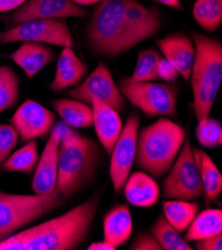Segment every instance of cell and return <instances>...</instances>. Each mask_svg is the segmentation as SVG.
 <instances>
[{"label":"cell","instance_id":"obj_1","mask_svg":"<svg viewBox=\"0 0 222 250\" xmlns=\"http://www.w3.org/2000/svg\"><path fill=\"white\" fill-rule=\"evenodd\" d=\"M99 198H88L66 213L14 233L0 242V250H74L87 238L98 211Z\"/></svg>","mask_w":222,"mask_h":250},{"label":"cell","instance_id":"obj_2","mask_svg":"<svg viewBox=\"0 0 222 250\" xmlns=\"http://www.w3.org/2000/svg\"><path fill=\"white\" fill-rule=\"evenodd\" d=\"M186 130L167 117H161L138 134L135 162L154 179H161L178 158Z\"/></svg>","mask_w":222,"mask_h":250},{"label":"cell","instance_id":"obj_3","mask_svg":"<svg viewBox=\"0 0 222 250\" xmlns=\"http://www.w3.org/2000/svg\"><path fill=\"white\" fill-rule=\"evenodd\" d=\"M195 57L190 73L193 112L197 122L209 117L222 81V44L219 40L193 33Z\"/></svg>","mask_w":222,"mask_h":250},{"label":"cell","instance_id":"obj_4","mask_svg":"<svg viewBox=\"0 0 222 250\" xmlns=\"http://www.w3.org/2000/svg\"><path fill=\"white\" fill-rule=\"evenodd\" d=\"M129 0H103L94 8L87 41L99 55L117 57L128 51L125 31V9Z\"/></svg>","mask_w":222,"mask_h":250},{"label":"cell","instance_id":"obj_5","mask_svg":"<svg viewBox=\"0 0 222 250\" xmlns=\"http://www.w3.org/2000/svg\"><path fill=\"white\" fill-rule=\"evenodd\" d=\"M101 159L99 146L82 136L68 146H60L56 190L66 199L76 194L96 174Z\"/></svg>","mask_w":222,"mask_h":250},{"label":"cell","instance_id":"obj_6","mask_svg":"<svg viewBox=\"0 0 222 250\" xmlns=\"http://www.w3.org/2000/svg\"><path fill=\"white\" fill-rule=\"evenodd\" d=\"M66 198L56 189L46 194L0 191V242L15 231L60 208Z\"/></svg>","mask_w":222,"mask_h":250},{"label":"cell","instance_id":"obj_7","mask_svg":"<svg viewBox=\"0 0 222 250\" xmlns=\"http://www.w3.org/2000/svg\"><path fill=\"white\" fill-rule=\"evenodd\" d=\"M121 95L146 117L178 119V89L169 84L155 82L134 83L121 79L118 86Z\"/></svg>","mask_w":222,"mask_h":250},{"label":"cell","instance_id":"obj_8","mask_svg":"<svg viewBox=\"0 0 222 250\" xmlns=\"http://www.w3.org/2000/svg\"><path fill=\"white\" fill-rule=\"evenodd\" d=\"M203 194L200 168L186 135L180 154L163 182V197L192 202Z\"/></svg>","mask_w":222,"mask_h":250},{"label":"cell","instance_id":"obj_9","mask_svg":"<svg viewBox=\"0 0 222 250\" xmlns=\"http://www.w3.org/2000/svg\"><path fill=\"white\" fill-rule=\"evenodd\" d=\"M15 42L46 43L72 47L74 39L66 21L60 19H33L19 23L0 33V43Z\"/></svg>","mask_w":222,"mask_h":250},{"label":"cell","instance_id":"obj_10","mask_svg":"<svg viewBox=\"0 0 222 250\" xmlns=\"http://www.w3.org/2000/svg\"><path fill=\"white\" fill-rule=\"evenodd\" d=\"M72 99L91 105L92 99L100 100L117 112L125 109V98L115 83L110 69L103 62L99 64L79 85L67 91Z\"/></svg>","mask_w":222,"mask_h":250},{"label":"cell","instance_id":"obj_11","mask_svg":"<svg viewBox=\"0 0 222 250\" xmlns=\"http://www.w3.org/2000/svg\"><path fill=\"white\" fill-rule=\"evenodd\" d=\"M139 129L140 117L133 114L122 127L110 155V178L116 193H119L124 188L133 168L136 160Z\"/></svg>","mask_w":222,"mask_h":250},{"label":"cell","instance_id":"obj_12","mask_svg":"<svg viewBox=\"0 0 222 250\" xmlns=\"http://www.w3.org/2000/svg\"><path fill=\"white\" fill-rule=\"evenodd\" d=\"M55 114L40 103L27 100L16 110L10 123L17 131L21 142L43 139L51 133L55 124Z\"/></svg>","mask_w":222,"mask_h":250},{"label":"cell","instance_id":"obj_13","mask_svg":"<svg viewBox=\"0 0 222 250\" xmlns=\"http://www.w3.org/2000/svg\"><path fill=\"white\" fill-rule=\"evenodd\" d=\"M161 27L158 8L142 5L138 0H129L125 9V31L128 51L136 45L152 38Z\"/></svg>","mask_w":222,"mask_h":250},{"label":"cell","instance_id":"obj_14","mask_svg":"<svg viewBox=\"0 0 222 250\" xmlns=\"http://www.w3.org/2000/svg\"><path fill=\"white\" fill-rule=\"evenodd\" d=\"M88 11L70 0H27L11 14L13 25L33 19L84 18Z\"/></svg>","mask_w":222,"mask_h":250},{"label":"cell","instance_id":"obj_15","mask_svg":"<svg viewBox=\"0 0 222 250\" xmlns=\"http://www.w3.org/2000/svg\"><path fill=\"white\" fill-rule=\"evenodd\" d=\"M61 142L59 123L54 124L43 153L38 160L32 181V190L35 194L50 193L56 189L58 177V158Z\"/></svg>","mask_w":222,"mask_h":250},{"label":"cell","instance_id":"obj_16","mask_svg":"<svg viewBox=\"0 0 222 250\" xmlns=\"http://www.w3.org/2000/svg\"><path fill=\"white\" fill-rule=\"evenodd\" d=\"M162 57L174 66L181 76L189 81L195 57L193 41L182 32L169 34L157 41Z\"/></svg>","mask_w":222,"mask_h":250},{"label":"cell","instance_id":"obj_17","mask_svg":"<svg viewBox=\"0 0 222 250\" xmlns=\"http://www.w3.org/2000/svg\"><path fill=\"white\" fill-rule=\"evenodd\" d=\"M91 106L96 134L106 153L110 156L124 127L121 119L116 110L100 100L92 99Z\"/></svg>","mask_w":222,"mask_h":250},{"label":"cell","instance_id":"obj_18","mask_svg":"<svg viewBox=\"0 0 222 250\" xmlns=\"http://www.w3.org/2000/svg\"><path fill=\"white\" fill-rule=\"evenodd\" d=\"M87 73V66L74 52L72 47H65L58 57L55 76L50 84V89L57 93L75 87L82 83Z\"/></svg>","mask_w":222,"mask_h":250},{"label":"cell","instance_id":"obj_19","mask_svg":"<svg viewBox=\"0 0 222 250\" xmlns=\"http://www.w3.org/2000/svg\"><path fill=\"white\" fill-rule=\"evenodd\" d=\"M9 58L24 71L27 78L32 79L43 68L54 61L55 54L50 47L42 43L23 42L9 55Z\"/></svg>","mask_w":222,"mask_h":250},{"label":"cell","instance_id":"obj_20","mask_svg":"<svg viewBox=\"0 0 222 250\" xmlns=\"http://www.w3.org/2000/svg\"><path fill=\"white\" fill-rule=\"evenodd\" d=\"M124 192L127 201L134 207L151 208L160 198V187L149 173L136 171L130 174L125 186Z\"/></svg>","mask_w":222,"mask_h":250},{"label":"cell","instance_id":"obj_21","mask_svg":"<svg viewBox=\"0 0 222 250\" xmlns=\"http://www.w3.org/2000/svg\"><path fill=\"white\" fill-rule=\"evenodd\" d=\"M104 240L118 248L128 242L133 231V218L130 208L120 205L110 209L103 219Z\"/></svg>","mask_w":222,"mask_h":250},{"label":"cell","instance_id":"obj_22","mask_svg":"<svg viewBox=\"0 0 222 250\" xmlns=\"http://www.w3.org/2000/svg\"><path fill=\"white\" fill-rule=\"evenodd\" d=\"M192 151L200 168L205 204L208 206L221 193L222 174L209 155L196 147H192Z\"/></svg>","mask_w":222,"mask_h":250},{"label":"cell","instance_id":"obj_23","mask_svg":"<svg viewBox=\"0 0 222 250\" xmlns=\"http://www.w3.org/2000/svg\"><path fill=\"white\" fill-rule=\"evenodd\" d=\"M53 108L62 121L71 128L93 127V109L91 105L75 99H60L53 102Z\"/></svg>","mask_w":222,"mask_h":250},{"label":"cell","instance_id":"obj_24","mask_svg":"<svg viewBox=\"0 0 222 250\" xmlns=\"http://www.w3.org/2000/svg\"><path fill=\"white\" fill-rule=\"evenodd\" d=\"M222 234L221 209L207 208L197 213L188 227L184 240L192 242Z\"/></svg>","mask_w":222,"mask_h":250},{"label":"cell","instance_id":"obj_25","mask_svg":"<svg viewBox=\"0 0 222 250\" xmlns=\"http://www.w3.org/2000/svg\"><path fill=\"white\" fill-rule=\"evenodd\" d=\"M162 208L164 217L179 233H183L187 230L200 210L199 204L179 199L163 202Z\"/></svg>","mask_w":222,"mask_h":250},{"label":"cell","instance_id":"obj_26","mask_svg":"<svg viewBox=\"0 0 222 250\" xmlns=\"http://www.w3.org/2000/svg\"><path fill=\"white\" fill-rule=\"evenodd\" d=\"M39 154L37 141H29L26 145L20 147L14 154L2 164V171L5 172H22L31 173L38 163Z\"/></svg>","mask_w":222,"mask_h":250},{"label":"cell","instance_id":"obj_27","mask_svg":"<svg viewBox=\"0 0 222 250\" xmlns=\"http://www.w3.org/2000/svg\"><path fill=\"white\" fill-rule=\"evenodd\" d=\"M192 14L201 27L214 32L222 23V0H196Z\"/></svg>","mask_w":222,"mask_h":250},{"label":"cell","instance_id":"obj_28","mask_svg":"<svg viewBox=\"0 0 222 250\" xmlns=\"http://www.w3.org/2000/svg\"><path fill=\"white\" fill-rule=\"evenodd\" d=\"M151 233L158 240L162 250H192L193 248L181 236L164 215H160L154 223Z\"/></svg>","mask_w":222,"mask_h":250},{"label":"cell","instance_id":"obj_29","mask_svg":"<svg viewBox=\"0 0 222 250\" xmlns=\"http://www.w3.org/2000/svg\"><path fill=\"white\" fill-rule=\"evenodd\" d=\"M20 79L9 66H0V114L15 106L19 98Z\"/></svg>","mask_w":222,"mask_h":250},{"label":"cell","instance_id":"obj_30","mask_svg":"<svg viewBox=\"0 0 222 250\" xmlns=\"http://www.w3.org/2000/svg\"><path fill=\"white\" fill-rule=\"evenodd\" d=\"M161 58V56L155 49L142 50L138 55V61L133 74L127 79L134 83L157 81V67Z\"/></svg>","mask_w":222,"mask_h":250},{"label":"cell","instance_id":"obj_31","mask_svg":"<svg viewBox=\"0 0 222 250\" xmlns=\"http://www.w3.org/2000/svg\"><path fill=\"white\" fill-rule=\"evenodd\" d=\"M195 136L199 143L205 147L214 148L222 145V125L220 121L208 117L199 122L195 129Z\"/></svg>","mask_w":222,"mask_h":250},{"label":"cell","instance_id":"obj_32","mask_svg":"<svg viewBox=\"0 0 222 250\" xmlns=\"http://www.w3.org/2000/svg\"><path fill=\"white\" fill-rule=\"evenodd\" d=\"M19 141V135L12 125H0V165L11 155Z\"/></svg>","mask_w":222,"mask_h":250},{"label":"cell","instance_id":"obj_33","mask_svg":"<svg viewBox=\"0 0 222 250\" xmlns=\"http://www.w3.org/2000/svg\"><path fill=\"white\" fill-rule=\"evenodd\" d=\"M157 75H158V80H161L168 83L175 82L180 76L177 69L162 56L158 63Z\"/></svg>","mask_w":222,"mask_h":250},{"label":"cell","instance_id":"obj_34","mask_svg":"<svg viewBox=\"0 0 222 250\" xmlns=\"http://www.w3.org/2000/svg\"><path fill=\"white\" fill-rule=\"evenodd\" d=\"M131 250H162L152 233H141L130 247Z\"/></svg>","mask_w":222,"mask_h":250},{"label":"cell","instance_id":"obj_35","mask_svg":"<svg viewBox=\"0 0 222 250\" xmlns=\"http://www.w3.org/2000/svg\"><path fill=\"white\" fill-rule=\"evenodd\" d=\"M195 246L199 250H221L222 249V234L213 237L195 241Z\"/></svg>","mask_w":222,"mask_h":250},{"label":"cell","instance_id":"obj_36","mask_svg":"<svg viewBox=\"0 0 222 250\" xmlns=\"http://www.w3.org/2000/svg\"><path fill=\"white\" fill-rule=\"evenodd\" d=\"M26 1L27 0H0V13L17 9Z\"/></svg>","mask_w":222,"mask_h":250},{"label":"cell","instance_id":"obj_37","mask_svg":"<svg viewBox=\"0 0 222 250\" xmlns=\"http://www.w3.org/2000/svg\"><path fill=\"white\" fill-rule=\"evenodd\" d=\"M88 250H116L114 246L106 242L105 240L103 241H99V242H93L89 247L87 248Z\"/></svg>","mask_w":222,"mask_h":250},{"label":"cell","instance_id":"obj_38","mask_svg":"<svg viewBox=\"0 0 222 250\" xmlns=\"http://www.w3.org/2000/svg\"><path fill=\"white\" fill-rule=\"evenodd\" d=\"M155 1L161 3L164 6L177 9V10H182V5L181 3V0H155Z\"/></svg>","mask_w":222,"mask_h":250},{"label":"cell","instance_id":"obj_39","mask_svg":"<svg viewBox=\"0 0 222 250\" xmlns=\"http://www.w3.org/2000/svg\"><path fill=\"white\" fill-rule=\"evenodd\" d=\"M74 4H76L78 6H88L92 4H98L100 3L103 0H70Z\"/></svg>","mask_w":222,"mask_h":250}]
</instances>
